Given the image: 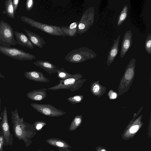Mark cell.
<instances>
[{
    "instance_id": "cell-10",
    "label": "cell",
    "mask_w": 151,
    "mask_h": 151,
    "mask_svg": "<svg viewBox=\"0 0 151 151\" xmlns=\"http://www.w3.org/2000/svg\"><path fill=\"white\" fill-rule=\"evenodd\" d=\"M132 34L131 30L127 31L124 34L122 39L120 56L123 58L129 50L132 44Z\"/></svg>"
},
{
    "instance_id": "cell-33",
    "label": "cell",
    "mask_w": 151,
    "mask_h": 151,
    "mask_svg": "<svg viewBox=\"0 0 151 151\" xmlns=\"http://www.w3.org/2000/svg\"><path fill=\"white\" fill-rule=\"evenodd\" d=\"M3 146L0 142V151H3Z\"/></svg>"
},
{
    "instance_id": "cell-13",
    "label": "cell",
    "mask_w": 151,
    "mask_h": 151,
    "mask_svg": "<svg viewBox=\"0 0 151 151\" xmlns=\"http://www.w3.org/2000/svg\"><path fill=\"white\" fill-rule=\"evenodd\" d=\"M14 34L16 39L17 44L31 49L34 48V46L28 37L24 33L15 31H14Z\"/></svg>"
},
{
    "instance_id": "cell-26",
    "label": "cell",
    "mask_w": 151,
    "mask_h": 151,
    "mask_svg": "<svg viewBox=\"0 0 151 151\" xmlns=\"http://www.w3.org/2000/svg\"><path fill=\"white\" fill-rule=\"evenodd\" d=\"M134 73V71L132 68L128 69L126 71L125 75V78L128 80H131L133 77Z\"/></svg>"
},
{
    "instance_id": "cell-22",
    "label": "cell",
    "mask_w": 151,
    "mask_h": 151,
    "mask_svg": "<svg viewBox=\"0 0 151 151\" xmlns=\"http://www.w3.org/2000/svg\"><path fill=\"white\" fill-rule=\"evenodd\" d=\"M128 7L127 5H125L122 9L118 18L117 25L121 26L125 21L127 15Z\"/></svg>"
},
{
    "instance_id": "cell-25",
    "label": "cell",
    "mask_w": 151,
    "mask_h": 151,
    "mask_svg": "<svg viewBox=\"0 0 151 151\" xmlns=\"http://www.w3.org/2000/svg\"><path fill=\"white\" fill-rule=\"evenodd\" d=\"M46 125V123L42 121H37L33 124L36 130L37 131L41 130L43 127Z\"/></svg>"
},
{
    "instance_id": "cell-7",
    "label": "cell",
    "mask_w": 151,
    "mask_h": 151,
    "mask_svg": "<svg viewBox=\"0 0 151 151\" xmlns=\"http://www.w3.org/2000/svg\"><path fill=\"white\" fill-rule=\"evenodd\" d=\"M0 52L5 55L20 60H32L36 56L22 49L14 47H6L0 45Z\"/></svg>"
},
{
    "instance_id": "cell-16",
    "label": "cell",
    "mask_w": 151,
    "mask_h": 151,
    "mask_svg": "<svg viewBox=\"0 0 151 151\" xmlns=\"http://www.w3.org/2000/svg\"><path fill=\"white\" fill-rule=\"evenodd\" d=\"M120 35L117 38L114 40V43L110 49L107 56V63L109 65L114 61L117 55L119 50V44Z\"/></svg>"
},
{
    "instance_id": "cell-18",
    "label": "cell",
    "mask_w": 151,
    "mask_h": 151,
    "mask_svg": "<svg viewBox=\"0 0 151 151\" xmlns=\"http://www.w3.org/2000/svg\"><path fill=\"white\" fill-rule=\"evenodd\" d=\"M45 141L49 145L58 148H72V147L65 141L59 138H51L46 139Z\"/></svg>"
},
{
    "instance_id": "cell-1",
    "label": "cell",
    "mask_w": 151,
    "mask_h": 151,
    "mask_svg": "<svg viewBox=\"0 0 151 151\" xmlns=\"http://www.w3.org/2000/svg\"><path fill=\"white\" fill-rule=\"evenodd\" d=\"M13 129L15 136L24 141L27 147L32 143V139L37 134L33 124L25 122L23 117L20 118L17 109L11 111Z\"/></svg>"
},
{
    "instance_id": "cell-3",
    "label": "cell",
    "mask_w": 151,
    "mask_h": 151,
    "mask_svg": "<svg viewBox=\"0 0 151 151\" xmlns=\"http://www.w3.org/2000/svg\"><path fill=\"white\" fill-rule=\"evenodd\" d=\"M20 19L22 22L50 35L52 36H67L62 32L59 26L42 23L25 16H21Z\"/></svg>"
},
{
    "instance_id": "cell-2",
    "label": "cell",
    "mask_w": 151,
    "mask_h": 151,
    "mask_svg": "<svg viewBox=\"0 0 151 151\" xmlns=\"http://www.w3.org/2000/svg\"><path fill=\"white\" fill-rule=\"evenodd\" d=\"M96 56V54L91 49L82 47L70 51L65 56V59L70 63H77L94 58Z\"/></svg>"
},
{
    "instance_id": "cell-32",
    "label": "cell",
    "mask_w": 151,
    "mask_h": 151,
    "mask_svg": "<svg viewBox=\"0 0 151 151\" xmlns=\"http://www.w3.org/2000/svg\"><path fill=\"white\" fill-rule=\"evenodd\" d=\"M58 150L59 151H72L67 148H58Z\"/></svg>"
},
{
    "instance_id": "cell-24",
    "label": "cell",
    "mask_w": 151,
    "mask_h": 151,
    "mask_svg": "<svg viewBox=\"0 0 151 151\" xmlns=\"http://www.w3.org/2000/svg\"><path fill=\"white\" fill-rule=\"evenodd\" d=\"M145 49L148 54H151V35L150 34L147 35L145 45Z\"/></svg>"
},
{
    "instance_id": "cell-36",
    "label": "cell",
    "mask_w": 151,
    "mask_h": 151,
    "mask_svg": "<svg viewBox=\"0 0 151 151\" xmlns=\"http://www.w3.org/2000/svg\"><path fill=\"white\" fill-rule=\"evenodd\" d=\"M42 151V150H38L37 151Z\"/></svg>"
},
{
    "instance_id": "cell-8",
    "label": "cell",
    "mask_w": 151,
    "mask_h": 151,
    "mask_svg": "<svg viewBox=\"0 0 151 151\" xmlns=\"http://www.w3.org/2000/svg\"><path fill=\"white\" fill-rule=\"evenodd\" d=\"M2 121L0 122V129L4 138L3 146L12 145L13 142V135L11 133L10 127L8 122L7 111L5 106L1 113L0 119Z\"/></svg>"
},
{
    "instance_id": "cell-31",
    "label": "cell",
    "mask_w": 151,
    "mask_h": 151,
    "mask_svg": "<svg viewBox=\"0 0 151 151\" xmlns=\"http://www.w3.org/2000/svg\"><path fill=\"white\" fill-rule=\"evenodd\" d=\"M110 98L111 99H114L116 98V94L115 93L111 92L110 93Z\"/></svg>"
},
{
    "instance_id": "cell-4",
    "label": "cell",
    "mask_w": 151,
    "mask_h": 151,
    "mask_svg": "<svg viewBox=\"0 0 151 151\" xmlns=\"http://www.w3.org/2000/svg\"><path fill=\"white\" fill-rule=\"evenodd\" d=\"M13 28L8 23L0 21V45L9 47L16 44Z\"/></svg>"
},
{
    "instance_id": "cell-30",
    "label": "cell",
    "mask_w": 151,
    "mask_h": 151,
    "mask_svg": "<svg viewBox=\"0 0 151 151\" xmlns=\"http://www.w3.org/2000/svg\"><path fill=\"white\" fill-rule=\"evenodd\" d=\"M99 89V87L98 85H95L92 88V91L94 93L98 92Z\"/></svg>"
},
{
    "instance_id": "cell-23",
    "label": "cell",
    "mask_w": 151,
    "mask_h": 151,
    "mask_svg": "<svg viewBox=\"0 0 151 151\" xmlns=\"http://www.w3.org/2000/svg\"><path fill=\"white\" fill-rule=\"evenodd\" d=\"M83 96L81 95H76L68 97L67 100L72 104L80 103L82 101Z\"/></svg>"
},
{
    "instance_id": "cell-35",
    "label": "cell",
    "mask_w": 151,
    "mask_h": 151,
    "mask_svg": "<svg viewBox=\"0 0 151 151\" xmlns=\"http://www.w3.org/2000/svg\"><path fill=\"white\" fill-rule=\"evenodd\" d=\"M1 99L0 97V111H1Z\"/></svg>"
},
{
    "instance_id": "cell-21",
    "label": "cell",
    "mask_w": 151,
    "mask_h": 151,
    "mask_svg": "<svg viewBox=\"0 0 151 151\" xmlns=\"http://www.w3.org/2000/svg\"><path fill=\"white\" fill-rule=\"evenodd\" d=\"M82 119L81 115L76 116L71 122L69 130L72 131L76 130L81 124Z\"/></svg>"
},
{
    "instance_id": "cell-14",
    "label": "cell",
    "mask_w": 151,
    "mask_h": 151,
    "mask_svg": "<svg viewBox=\"0 0 151 151\" xmlns=\"http://www.w3.org/2000/svg\"><path fill=\"white\" fill-rule=\"evenodd\" d=\"M24 30L33 45L40 48H43V46L45 45L46 42L42 37L37 34L26 29H24Z\"/></svg>"
},
{
    "instance_id": "cell-19",
    "label": "cell",
    "mask_w": 151,
    "mask_h": 151,
    "mask_svg": "<svg viewBox=\"0 0 151 151\" xmlns=\"http://www.w3.org/2000/svg\"><path fill=\"white\" fill-rule=\"evenodd\" d=\"M5 10L2 13L6 14L9 17L14 19L15 13L12 0H6L4 3Z\"/></svg>"
},
{
    "instance_id": "cell-17",
    "label": "cell",
    "mask_w": 151,
    "mask_h": 151,
    "mask_svg": "<svg viewBox=\"0 0 151 151\" xmlns=\"http://www.w3.org/2000/svg\"><path fill=\"white\" fill-rule=\"evenodd\" d=\"M78 21L71 23L69 26H59L60 28L64 33L70 37L76 36Z\"/></svg>"
},
{
    "instance_id": "cell-5",
    "label": "cell",
    "mask_w": 151,
    "mask_h": 151,
    "mask_svg": "<svg viewBox=\"0 0 151 151\" xmlns=\"http://www.w3.org/2000/svg\"><path fill=\"white\" fill-rule=\"evenodd\" d=\"M82 77V75L77 73L76 76L74 77L64 80H60L59 84L47 89L52 91L66 89L74 91L81 87L84 82L85 80L81 79Z\"/></svg>"
},
{
    "instance_id": "cell-20",
    "label": "cell",
    "mask_w": 151,
    "mask_h": 151,
    "mask_svg": "<svg viewBox=\"0 0 151 151\" xmlns=\"http://www.w3.org/2000/svg\"><path fill=\"white\" fill-rule=\"evenodd\" d=\"M57 77L60 80H64L68 78H73L76 76L77 73L71 74L67 72L63 68H57Z\"/></svg>"
},
{
    "instance_id": "cell-27",
    "label": "cell",
    "mask_w": 151,
    "mask_h": 151,
    "mask_svg": "<svg viewBox=\"0 0 151 151\" xmlns=\"http://www.w3.org/2000/svg\"><path fill=\"white\" fill-rule=\"evenodd\" d=\"M34 4L33 0H27L26 3V9L28 11H30L32 8Z\"/></svg>"
},
{
    "instance_id": "cell-34",
    "label": "cell",
    "mask_w": 151,
    "mask_h": 151,
    "mask_svg": "<svg viewBox=\"0 0 151 151\" xmlns=\"http://www.w3.org/2000/svg\"><path fill=\"white\" fill-rule=\"evenodd\" d=\"M0 78H5V77L1 73L0 71Z\"/></svg>"
},
{
    "instance_id": "cell-38",
    "label": "cell",
    "mask_w": 151,
    "mask_h": 151,
    "mask_svg": "<svg viewBox=\"0 0 151 151\" xmlns=\"http://www.w3.org/2000/svg\"><path fill=\"white\" fill-rule=\"evenodd\" d=\"M50 151H53V150H50Z\"/></svg>"
},
{
    "instance_id": "cell-28",
    "label": "cell",
    "mask_w": 151,
    "mask_h": 151,
    "mask_svg": "<svg viewBox=\"0 0 151 151\" xmlns=\"http://www.w3.org/2000/svg\"><path fill=\"white\" fill-rule=\"evenodd\" d=\"M20 1V0H12V4L14 9V13H15L17 11L18 5Z\"/></svg>"
},
{
    "instance_id": "cell-6",
    "label": "cell",
    "mask_w": 151,
    "mask_h": 151,
    "mask_svg": "<svg viewBox=\"0 0 151 151\" xmlns=\"http://www.w3.org/2000/svg\"><path fill=\"white\" fill-rule=\"evenodd\" d=\"M94 16L95 9L93 6L86 9L78 21L76 34L81 35L87 32L94 22Z\"/></svg>"
},
{
    "instance_id": "cell-9",
    "label": "cell",
    "mask_w": 151,
    "mask_h": 151,
    "mask_svg": "<svg viewBox=\"0 0 151 151\" xmlns=\"http://www.w3.org/2000/svg\"><path fill=\"white\" fill-rule=\"evenodd\" d=\"M31 106L37 112L46 116L58 117L66 114L65 112L57 109L50 104L31 103Z\"/></svg>"
},
{
    "instance_id": "cell-37",
    "label": "cell",
    "mask_w": 151,
    "mask_h": 151,
    "mask_svg": "<svg viewBox=\"0 0 151 151\" xmlns=\"http://www.w3.org/2000/svg\"><path fill=\"white\" fill-rule=\"evenodd\" d=\"M101 151H105L104 150H102Z\"/></svg>"
},
{
    "instance_id": "cell-29",
    "label": "cell",
    "mask_w": 151,
    "mask_h": 151,
    "mask_svg": "<svg viewBox=\"0 0 151 151\" xmlns=\"http://www.w3.org/2000/svg\"><path fill=\"white\" fill-rule=\"evenodd\" d=\"M139 127L138 125L134 126L131 128L129 132L131 133H134L138 130Z\"/></svg>"
},
{
    "instance_id": "cell-11",
    "label": "cell",
    "mask_w": 151,
    "mask_h": 151,
    "mask_svg": "<svg viewBox=\"0 0 151 151\" xmlns=\"http://www.w3.org/2000/svg\"><path fill=\"white\" fill-rule=\"evenodd\" d=\"M24 75L25 78L31 80L43 83L49 82V80L42 72L37 71H26Z\"/></svg>"
},
{
    "instance_id": "cell-12",
    "label": "cell",
    "mask_w": 151,
    "mask_h": 151,
    "mask_svg": "<svg viewBox=\"0 0 151 151\" xmlns=\"http://www.w3.org/2000/svg\"><path fill=\"white\" fill-rule=\"evenodd\" d=\"M47 90L46 88L34 90L27 93L26 94V96L32 100L41 101L46 98L47 96Z\"/></svg>"
},
{
    "instance_id": "cell-15",
    "label": "cell",
    "mask_w": 151,
    "mask_h": 151,
    "mask_svg": "<svg viewBox=\"0 0 151 151\" xmlns=\"http://www.w3.org/2000/svg\"><path fill=\"white\" fill-rule=\"evenodd\" d=\"M33 63L37 66L39 67L50 74L57 73V67L49 61L37 60Z\"/></svg>"
}]
</instances>
